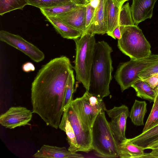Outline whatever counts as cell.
<instances>
[{
  "mask_svg": "<svg viewBox=\"0 0 158 158\" xmlns=\"http://www.w3.org/2000/svg\"><path fill=\"white\" fill-rule=\"evenodd\" d=\"M73 67L65 56L54 58L39 71L31 84L32 112L46 125L59 128L64 112L65 93Z\"/></svg>",
  "mask_w": 158,
  "mask_h": 158,
  "instance_id": "6da1fadb",
  "label": "cell"
},
{
  "mask_svg": "<svg viewBox=\"0 0 158 158\" xmlns=\"http://www.w3.org/2000/svg\"><path fill=\"white\" fill-rule=\"evenodd\" d=\"M111 47L104 41L96 43L90 71L88 91L102 99L110 94L109 85L113 68Z\"/></svg>",
  "mask_w": 158,
  "mask_h": 158,
  "instance_id": "7a4b0ae2",
  "label": "cell"
},
{
  "mask_svg": "<svg viewBox=\"0 0 158 158\" xmlns=\"http://www.w3.org/2000/svg\"><path fill=\"white\" fill-rule=\"evenodd\" d=\"M105 111L99 112L91 128L92 150L102 157H118V144L106 120Z\"/></svg>",
  "mask_w": 158,
  "mask_h": 158,
  "instance_id": "3957f363",
  "label": "cell"
},
{
  "mask_svg": "<svg viewBox=\"0 0 158 158\" xmlns=\"http://www.w3.org/2000/svg\"><path fill=\"white\" fill-rule=\"evenodd\" d=\"M76 56L73 68L76 78L86 89L89 88L91 69L93 61L95 45L94 35L86 32L75 40Z\"/></svg>",
  "mask_w": 158,
  "mask_h": 158,
  "instance_id": "277c9868",
  "label": "cell"
},
{
  "mask_svg": "<svg viewBox=\"0 0 158 158\" xmlns=\"http://www.w3.org/2000/svg\"><path fill=\"white\" fill-rule=\"evenodd\" d=\"M120 27L121 37L118 40L117 45L123 54L134 59L144 58L151 55L150 44L137 26Z\"/></svg>",
  "mask_w": 158,
  "mask_h": 158,
  "instance_id": "5b68a950",
  "label": "cell"
},
{
  "mask_svg": "<svg viewBox=\"0 0 158 158\" xmlns=\"http://www.w3.org/2000/svg\"><path fill=\"white\" fill-rule=\"evenodd\" d=\"M158 62V55H151L139 59H131L118 68L114 78L123 92L131 87L139 78L142 72Z\"/></svg>",
  "mask_w": 158,
  "mask_h": 158,
  "instance_id": "8992f818",
  "label": "cell"
},
{
  "mask_svg": "<svg viewBox=\"0 0 158 158\" xmlns=\"http://www.w3.org/2000/svg\"><path fill=\"white\" fill-rule=\"evenodd\" d=\"M71 103L81 119L90 128L99 112L106 109L102 99L88 91L81 97L77 98Z\"/></svg>",
  "mask_w": 158,
  "mask_h": 158,
  "instance_id": "52a82bcc",
  "label": "cell"
},
{
  "mask_svg": "<svg viewBox=\"0 0 158 158\" xmlns=\"http://www.w3.org/2000/svg\"><path fill=\"white\" fill-rule=\"evenodd\" d=\"M64 110L74 131L79 152L88 153L92 150L91 128L81 119L71 103Z\"/></svg>",
  "mask_w": 158,
  "mask_h": 158,
  "instance_id": "ba28073f",
  "label": "cell"
},
{
  "mask_svg": "<svg viewBox=\"0 0 158 158\" xmlns=\"http://www.w3.org/2000/svg\"><path fill=\"white\" fill-rule=\"evenodd\" d=\"M0 40L20 51L35 62H40L44 58V54L41 51L19 35L1 30Z\"/></svg>",
  "mask_w": 158,
  "mask_h": 158,
  "instance_id": "9c48e42d",
  "label": "cell"
},
{
  "mask_svg": "<svg viewBox=\"0 0 158 158\" xmlns=\"http://www.w3.org/2000/svg\"><path fill=\"white\" fill-rule=\"evenodd\" d=\"M107 114L110 118L109 125L118 144L127 139L125 135L126 123L130 112L128 107L124 105L119 106H114L110 110H106Z\"/></svg>",
  "mask_w": 158,
  "mask_h": 158,
  "instance_id": "30bf717a",
  "label": "cell"
},
{
  "mask_svg": "<svg viewBox=\"0 0 158 158\" xmlns=\"http://www.w3.org/2000/svg\"><path fill=\"white\" fill-rule=\"evenodd\" d=\"M33 112L23 106H13L0 116V123L6 128L14 129L30 125Z\"/></svg>",
  "mask_w": 158,
  "mask_h": 158,
  "instance_id": "8fae6325",
  "label": "cell"
},
{
  "mask_svg": "<svg viewBox=\"0 0 158 158\" xmlns=\"http://www.w3.org/2000/svg\"><path fill=\"white\" fill-rule=\"evenodd\" d=\"M86 8L85 5H77L74 9L56 17L64 23L82 33L85 31Z\"/></svg>",
  "mask_w": 158,
  "mask_h": 158,
  "instance_id": "7c38bea8",
  "label": "cell"
},
{
  "mask_svg": "<svg viewBox=\"0 0 158 158\" xmlns=\"http://www.w3.org/2000/svg\"><path fill=\"white\" fill-rule=\"evenodd\" d=\"M157 0H133L131 7V14L135 25L148 19L153 15L155 4Z\"/></svg>",
  "mask_w": 158,
  "mask_h": 158,
  "instance_id": "4fadbf2b",
  "label": "cell"
},
{
  "mask_svg": "<svg viewBox=\"0 0 158 158\" xmlns=\"http://www.w3.org/2000/svg\"><path fill=\"white\" fill-rule=\"evenodd\" d=\"M35 158H83L80 154L69 151L65 147L43 145L32 156Z\"/></svg>",
  "mask_w": 158,
  "mask_h": 158,
  "instance_id": "5bb4252c",
  "label": "cell"
},
{
  "mask_svg": "<svg viewBox=\"0 0 158 158\" xmlns=\"http://www.w3.org/2000/svg\"><path fill=\"white\" fill-rule=\"evenodd\" d=\"M106 0H100L98 6L95 10L92 24L89 29L86 31L92 35H95V34L103 35L107 33L105 13Z\"/></svg>",
  "mask_w": 158,
  "mask_h": 158,
  "instance_id": "9a60e30c",
  "label": "cell"
},
{
  "mask_svg": "<svg viewBox=\"0 0 158 158\" xmlns=\"http://www.w3.org/2000/svg\"><path fill=\"white\" fill-rule=\"evenodd\" d=\"M121 7L116 0H106L105 5L106 34L110 36L114 30L118 25L120 11Z\"/></svg>",
  "mask_w": 158,
  "mask_h": 158,
  "instance_id": "2e32d148",
  "label": "cell"
},
{
  "mask_svg": "<svg viewBox=\"0 0 158 158\" xmlns=\"http://www.w3.org/2000/svg\"><path fill=\"white\" fill-rule=\"evenodd\" d=\"M46 18L56 31L64 38L75 41L82 34V32L70 27L56 17H47Z\"/></svg>",
  "mask_w": 158,
  "mask_h": 158,
  "instance_id": "e0dca14e",
  "label": "cell"
},
{
  "mask_svg": "<svg viewBox=\"0 0 158 158\" xmlns=\"http://www.w3.org/2000/svg\"><path fill=\"white\" fill-rule=\"evenodd\" d=\"M118 148L120 158H143L145 153L144 147L133 143L127 138L118 144Z\"/></svg>",
  "mask_w": 158,
  "mask_h": 158,
  "instance_id": "ac0fdd59",
  "label": "cell"
},
{
  "mask_svg": "<svg viewBox=\"0 0 158 158\" xmlns=\"http://www.w3.org/2000/svg\"><path fill=\"white\" fill-rule=\"evenodd\" d=\"M131 87L135 90L137 97L150 102L154 101L158 92V88L152 87L146 81L139 78L132 85Z\"/></svg>",
  "mask_w": 158,
  "mask_h": 158,
  "instance_id": "d6986e66",
  "label": "cell"
},
{
  "mask_svg": "<svg viewBox=\"0 0 158 158\" xmlns=\"http://www.w3.org/2000/svg\"><path fill=\"white\" fill-rule=\"evenodd\" d=\"M59 128L66 134L69 145L68 150L74 153L79 152L76 135L65 110L63 112Z\"/></svg>",
  "mask_w": 158,
  "mask_h": 158,
  "instance_id": "ffe728a7",
  "label": "cell"
},
{
  "mask_svg": "<svg viewBox=\"0 0 158 158\" xmlns=\"http://www.w3.org/2000/svg\"><path fill=\"white\" fill-rule=\"evenodd\" d=\"M147 103L144 101L135 100L131 108L129 117L132 122L136 126L144 125V117L147 112Z\"/></svg>",
  "mask_w": 158,
  "mask_h": 158,
  "instance_id": "44dd1931",
  "label": "cell"
},
{
  "mask_svg": "<svg viewBox=\"0 0 158 158\" xmlns=\"http://www.w3.org/2000/svg\"><path fill=\"white\" fill-rule=\"evenodd\" d=\"M27 5V0H0V15L17 9L23 10Z\"/></svg>",
  "mask_w": 158,
  "mask_h": 158,
  "instance_id": "7402d4cb",
  "label": "cell"
},
{
  "mask_svg": "<svg viewBox=\"0 0 158 158\" xmlns=\"http://www.w3.org/2000/svg\"><path fill=\"white\" fill-rule=\"evenodd\" d=\"M71 2L68 3L52 7L40 8L42 13L44 16L56 17L60 14L68 12L75 8L77 6Z\"/></svg>",
  "mask_w": 158,
  "mask_h": 158,
  "instance_id": "603a6c76",
  "label": "cell"
},
{
  "mask_svg": "<svg viewBox=\"0 0 158 158\" xmlns=\"http://www.w3.org/2000/svg\"><path fill=\"white\" fill-rule=\"evenodd\" d=\"M158 131V121L149 129L132 138V143L143 147L146 146L152 136Z\"/></svg>",
  "mask_w": 158,
  "mask_h": 158,
  "instance_id": "cb8c5ba5",
  "label": "cell"
},
{
  "mask_svg": "<svg viewBox=\"0 0 158 158\" xmlns=\"http://www.w3.org/2000/svg\"><path fill=\"white\" fill-rule=\"evenodd\" d=\"M118 24L122 26L135 25L132 15L131 7L128 2L121 7L119 16Z\"/></svg>",
  "mask_w": 158,
  "mask_h": 158,
  "instance_id": "d4e9b609",
  "label": "cell"
},
{
  "mask_svg": "<svg viewBox=\"0 0 158 158\" xmlns=\"http://www.w3.org/2000/svg\"><path fill=\"white\" fill-rule=\"evenodd\" d=\"M28 5L40 9L47 8L68 3L71 0H27Z\"/></svg>",
  "mask_w": 158,
  "mask_h": 158,
  "instance_id": "484cf974",
  "label": "cell"
},
{
  "mask_svg": "<svg viewBox=\"0 0 158 158\" xmlns=\"http://www.w3.org/2000/svg\"><path fill=\"white\" fill-rule=\"evenodd\" d=\"M74 83L75 77L73 70L69 75L66 88L64 102V111L73 100Z\"/></svg>",
  "mask_w": 158,
  "mask_h": 158,
  "instance_id": "4316f807",
  "label": "cell"
},
{
  "mask_svg": "<svg viewBox=\"0 0 158 158\" xmlns=\"http://www.w3.org/2000/svg\"><path fill=\"white\" fill-rule=\"evenodd\" d=\"M153 104L143 130L142 132L150 129L158 121V92Z\"/></svg>",
  "mask_w": 158,
  "mask_h": 158,
  "instance_id": "83f0119b",
  "label": "cell"
},
{
  "mask_svg": "<svg viewBox=\"0 0 158 158\" xmlns=\"http://www.w3.org/2000/svg\"><path fill=\"white\" fill-rule=\"evenodd\" d=\"M85 6L86 8L85 16L86 30L85 32H86L89 29L92 24L95 10L89 3Z\"/></svg>",
  "mask_w": 158,
  "mask_h": 158,
  "instance_id": "f1b7e54d",
  "label": "cell"
},
{
  "mask_svg": "<svg viewBox=\"0 0 158 158\" xmlns=\"http://www.w3.org/2000/svg\"><path fill=\"white\" fill-rule=\"evenodd\" d=\"M158 73V62L141 72L139 76V78L144 79Z\"/></svg>",
  "mask_w": 158,
  "mask_h": 158,
  "instance_id": "f546056e",
  "label": "cell"
},
{
  "mask_svg": "<svg viewBox=\"0 0 158 158\" xmlns=\"http://www.w3.org/2000/svg\"><path fill=\"white\" fill-rule=\"evenodd\" d=\"M145 148L151 149L152 151L149 153H145L143 158H158V144H148Z\"/></svg>",
  "mask_w": 158,
  "mask_h": 158,
  "instance_id": "4dcf8cb0",
  "label": "cell"
},
{
  "mask_svg": "<svg viewBox=\"0 0 158 158\" xmlns=\"http://www.w3.org/2000/svg\"><path fill=\"white\" fill-rule=\"evenodd\" d=\"M143 80L152 87L155 88L158 84V73Z\"/></svg>",
  "mask_w": 158,
  "mask_h": 158,
  "instance_id": "1f68e13d",
  "label": "cell"
},
{
  "mask_svg": "<svg viewBox=\"0 0 158 158\" xmlns=\"http://www.w3.org/2000/svg\"><path fill=\"white\" fill-rule=\"evenodd\" d=\"M22 69L24 72L28 73L35 71V68L33 63L31 62H28L23 65Z\"/></svg>",
  "mask_w": 158,
  "mask_h": 158,
  "instance_id": "d6a6232c",
  "label": "cell"
},
{
  "mask_svg": "<svg viewBox=\"0 0 158 158\" xmlns=\"http://www.w3.org/2000/svg\"><path fill=\"white\" fill-rule=\"evenodd\" d=\"M110 36L113 38L119 40L121 37V33L119 25L117 26L113 31Z\"/></svg>",
  "mask_w": 158,
  "mask_h": 158,
  "instance_id": "836d02e7",
  "label": "cell"
},
{
  "mask_svg": "<svg viewBox=\"0 0 158 158\" xmlns=\"http://www.w3.org/2000/svg\"><path fill=\"white\" fill-rule=\"evenodd\" d=\"M77 5L85 6L89 3L91 0H71Z\"/></svg>",
  "mask_w": 158,
  "mask_h": 158,
  "instance_id": "e575fe53",
  "label": "cell"
},
{
  "mask_svg": "<svg viewBox=\"0 0 158 158\" xmlns=\"http://www.w3.org/2000/svg\"><path fill=\"white\" fill-rule=\"evenodd\" d=\"M100 0H91L89 3L95 9L98 6L100 3Z\"/></svg>",
  "mask_w": 158,
  "mask_h": 158,
  "instance_id": "d590c367",
  "label": "cell"
},
{
  "mask_svg": "<svg viewBox=\"0 0 158 158\" xmlns=\"http://www.w3.org/2000/svg\"><path fill=\"white\" fill-rule=\"evenodd\" d=\"M119 3L120 7H121L123 3L129 0H116Z\"/></svg>",
  "mask_w": 158,
  "mask_h": 158,
  "instance_id": "8d00e7d4",
  "label": "cell"
},
{
  "mask_svg": "<svg viewBox=\"0 0 158 158\" xmlns=\"http://www.w3.org/2000/svg\"><path fill=\"white\" fill-rule=\"evenodd\" d=\"M158 144V139H156V140L152 142L149 144L150 145H154Z\"/></svg>",
  "mask_w": 158,
  "mask_h": 158,
  "instance_id": "74e56055",
  "label": "cell"
},
{
  "mask_svg": "<svg viewBox=\"0 0 158 158\" xmlns=\"http://www.w3.org/2000/svg\"><path fill=\"white\" fill-rule=\"evenodd\" d=\"M155 88H158V84H157V86H156V87Z\"/></svg>",
  "mask_w": 158,
  "mask_h": 158,
  "instance_id": "f35d334b",
  "label": "cell"
}]
</instances>
